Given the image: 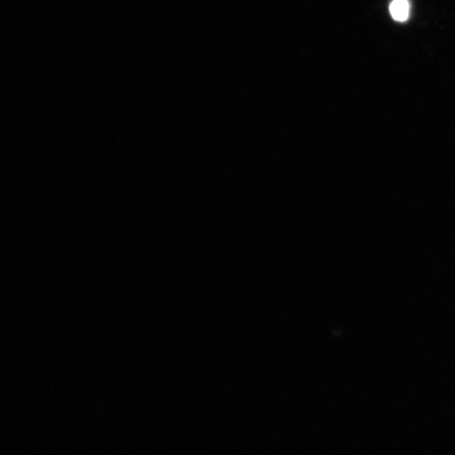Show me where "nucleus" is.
I'll return each mask as SVG.
<instances>
[{
  "mask_svg": "<svg viewBox=\"0 0 455 455\" xmlns=\"http://www.w3.org/2000/svg\"><path fill=\"white\" fill-rule=\"evenodd\" d=\"M390 13L397 22H405L410 16L409 0H394L390 5Z\"/></svg>",
  "mask_w": 455,
  "mask_h": 455,
  "instance_id": "nucleus-1",
  "label": "nucleus"
}]
</instances>
